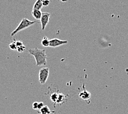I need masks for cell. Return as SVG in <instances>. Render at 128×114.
<instances>
[{
  "label": "cell",
  "instance_id": "6da1fadb",
  "mask_svg": "<svg viewBox=\"0 0 128 114\" xmlns=\"http://www.w3.org/2000/svg\"><path fill=\"white\" fill-rule=\"evenodd\" d=\"M28 52L29 54L33 55L35 58L37 67L46 65L47 56L45 53V49H40L36 47L35 48L28 49Z\"/></svg>",
  "mask_w": 128,
  "mask_h": 114
},
{
  "label": "cell",
  "instance_id": "7a4b0ae2",
  "mask_svg": "<svg viewBox=\"0 0 128 114\" xmlns=\"http://www.w3.org/2000/svg\"><path fill=\"white\" fill-rule=\"evenodd\" d=\"M37 23L38 22L36 20L30 21L29 19H26V18H24L22 19V20H21L20 24L18 25V26L16 28L15 30H13L12 32V33L10 34V36H14L16 34H17L18 33V32L24 30V29L29 28V26L33 25L35 23Z\"/></svg>",
  "mask_w": 128,
  "mask_h": 114
},
{
  "label": "cell",
  "instance_id": "3957f363",
  "mask_svg": "<svg viewBox=\"0 0 128 114\" xmlns=\"http://www.w3.org/2000/svg\"><path fill=\"white\" fill-rule=\"evenodd\" d=\"M49 75V69L48 68H42L39 72V81L42 84H44L48 80Z\"/></svg>",
  "mask_w": 128,
  "mask_h": 114
},
{
  "label": "cell",
  "instance_id": "277c9868",
  "mask_svg": "<svg viewBox=\"0 0 128 114\" xmlns=\"http://www.w3.org/2000/svg\"><path fill=\"white\" fill-rule=\"evenodd\" d=\"M50 17V13L48 12H42L40 19V23L42 25V29L44 31L48 24L49 23Z\"/></svg>",
  "mask_w": 128,
  "mask_h": 114
},
{
  "label": "cell",
  "instance_id": "5b68a950",
  "mask_svg": "<svg viewBox=\"0 0 128 114\" xmlns=\"http://www.w3.org/2000/svg\"><path fill=\"white\" fill-rule=\"evenodd\" d=\"M68 43V41L61 40L58 38H52L50 40L49 47L52 48H56L62 46L64 44H66Z\"/></svg>",
  "mask_w": 128,
  "mask_h": 114
},
{
  "label": "cell",
  "instance_id": "8992f818",
  "mask_svg": "<svg viewBox=\"0 0 128 114\" xmlns=\"http://www.w3.org/2000/svg\"><path fill=\"white\" fill-rule=\"evenodd\" d=\"M79 96L80 98H81L82 99H84V100H90V96H91V95H90V93L89 92L86 91V89L84 88V91L81 92L80 93Z\"/></svg>",
  "mask_w": 128,
  "mask_h": 114
},
{
  "label": "cell",
  "instance_id": "52a82bcc",
  "mask_svg": "<svg viewBox=\"0 0 128 114\" xmlns=\"http://www.w3.org/2000/svg\"><path fill=\"white\" fill-rule=\"evenodd\" d=\"M42 12L41 10L38 9H33L32 11V14L33 16V17L35 18L36 20H40Z\"/></svg>",
  "mask_w": 128,
  "mask_h": 114
},
{
  "label": "cell",
  "instance_id": "ba28073f",
  "mask_svg": "<svg viewBox=\"0 0 128 114\" xmlns=\"http://www.w3.org/2000/svg\"><path fill=\"white\" fill-rule=\"evenodd\" d=\"M42 7H43V6H42V2L41 0H36V2L34 4L33 9L41 10Z\"/></svg>",
  "mask_w": 128,
  "mask_h": 114
},
{
  "label": "cell",
  "instance_id": "9c48e42d",
  "mask_svg": "<svg viewBox=\"0 0 128 114\" xmlns=\"http://www.w3.org/2000/svg\"><path fill=\"white\" fill-rule=\"evenodd\" d=\"M42 45L44 47H49V44H50V39L49 38L46 36H44L42 38Z\"/></svg>",
  "mask_w": 128,
  "mask_h": 114
},
{
  "label": "cell",
  "instance_id": "30bf717a",
  "mask_svg": "<svg viewBox=\"0 0 128 114\" xmlns=\"http://www.w3.org/2000/svg\"><path fill=\"white\" fill-rule=\"evenodd\" d=\"M40 113L41 114H50L51 111H50L49 108L46 105H44V107L40 110Z\"/></svg>",
  "mask_w": 128,
  "mask_h": 114
},
{
  "label": "cell",
  "instance_id": "8fae6325",
  "mask_svg": "<svg viewBox=\"0 0 128 114\" xmlns=\"http://www.w3.org/2000/svg\"><path fill=\"white\" fill-rule=\"evenodd\" d=\"M65 100V95L62 94V93H59L58 94V98L57 99L56 103L57 104H61V103H63Z\"/></svg>",
  "mask_w": 128,
  "mask_h": 114
},
{
  "label": "cell",
  "instance_id": "7c38bea8",
  "mask_svg": "<svg viewBox=\"0 0 128 114\" xmlns=\"http://www.w3.org/2000/svg\"><path fill=\"white\" fill-rule=\"evenodd\" d=\"M58 98V94L56 93H53L50 95V99H51L52 101L54 103H56L57 101Z\"/></svg>",
  "mask_w": 128,
  "mask_h": 114
},
{
  "label": "cell",
  "instance_id": "4fadbf2b",
  "mask_svg": "<svg viewBox=\"0 0 128 114\" xmlns=\"http://www.w3.org/2000/svg\"><path fill=\"white\" fill-rule=\"evenodd\" d=\"M9 47L10 48V49L13 50V51H15V50H17V45H16V41H14L12 42L11 43H10L9 44Z\"/></svg>",
  "mask_w": 128,
  "mask_h": 114
},
{
  "label": "cell",
  "instance_id": "5bb4252c",
  "mask_svg": "<svg viewBox=\"0 0 128 114\" xmlns=\"http://www.w3.org/2000/svg\"><path fill=\"white\" fill-rule=\"evenodd\" d=\"M26 50V47L24 46H23V45L20 47H18L17 49V51L20 53H22L23 52H24Z\"/></svg>",
  "mask_w": 128,
  "mask_h": 114
},
{
  "label": "cell",
  "instance_id": "9a60e30c",
  "mask_svg": "<svg viewBox=\"0 0 128 114\" xmlns=\"http://www.w3.org/2000/svg\"><path fill=\"white\" fill-rule=\"evenodd\" d=\"M50 4V0H44V1L42 2V6L43 7H46L49 6Z\"/></svg>",
  "mask_w": 128,
  "mask_h": 114
},
{
  "label": "cell",
  "instance_id": "2e32d148",
  "mask_svg": "<svg viewBox=\"0 0 128 114\" xmlns=\"http://www.w3.org/2000/svg\"><path fill=\"white\" fill-rule=\"evenodd\" d=\"M38 102H34L32 107H33V109L34 110H38Z\"/></svg>",
  "mask_w": 128,
  "mask_h": 114
},
{
  "label": "cell",
  "instance_id": "e0dca14e",
  "mask_svg": "<svg viewBox=\"0 0 128 114\" xmlns=\"http://www.w3.org/2000/svg\"><path fill=\"white\" fill-rule=\"evenodd\" d=\"M44 107V104L43 102H39L38 103V110H40L42 108Z\"/></svg>",
  "mask_w": 128,
  "mask_h": 114
},
{
  "label": "cell",
  "instance_id": "ac0fdd59",
  "mask_svg": "<svg viewBox=\"0 0 128 114\" xmlns=\"http://www.w3.org/2000/svg\"><path fill=\"white\" fill-rule=\"evenodd\" d=\"M16 45H17V47H20V46H23V42L21 41H20V40L16 41Z\"/></svg>",
  "mask_w": 128,
  "mask_h": 114
},
{
  "label": "cell",
  "instance_id": "d6986e66",
  "mask_svg": "<svg viewBox=\"0 0 128 114\" xmlns=\"http://www.w3.org/2000/svg\"><path fill=\"white\" fill-rule=\"evenodd\" d=\"M60 1L62 2H67L68 0H60Z\"/></svg>",
  "mask_w": 128,
  "mask_h": 114
}]
</instances>
